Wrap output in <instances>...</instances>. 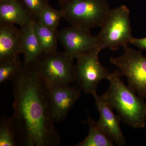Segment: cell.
<instances>
[{
    "mask_svg": "<svg viewBox=\"0 0 146 146\" xmlns=\"http://www.w3.org/2000/svg\"><path fill=\"white\" fill-rule=\"evenodd\" d=\"M11 82L14 101L10 118L17 146H60L47 86L33 64L23 65Z\"/></svg>",
    "mask_w": 146,
    "mask_h": 146,
    "instance_id": "1",
    "label": "cell"
},
{
    "mask_svg": "<svg viewBox=\"0 0 146 146\" xmlns=\"http://www.w3.org/2000/svg\"><path fill=\"white\" fill-rule=\"evenodd\" d=\"M119 70L110 73L107 80L109 85L102 98L112 109H115L121 121L133 129L145 126L146 103L121 79Z\"/></svg>",
    "mask_w": 146,
    "mask_h": 146,
    "instance_id": "2",
    "label": "cell"
},
{
    "mask_svg": "<svg viewBox=\"0 0 146 146\" xmlns=\"http://www.w3.org/2000/svg\"><path fill=\"white\" fill-rule=\"evenodd\" d=\"M59 4L71 25L88 29L101 27L111 9L107 0H61Z\"/></svg>",
    "mask_w": 146,
    "mask_h": 146,
    "instance_id": "3",
    "label": "cell"
},
{
    "mask_svg": "<svg viewBox=\"0 0 146 146\" xmlns=\"http://www.w3.org/2000/svg\"><path fill=\"white\" fill-rule=\"evenodd\" d=\"M129 14V9L125 5L110 9L96 36L100 50L107 48L117 50L120 46H128L133 38Z\"/></svg>",
    "mask_w": 146,
    "mask_h": 146,
    "instance_id": "4",
    "label": "cell"
},
{
    "mask_svg": "<svg viewBox=\"0 0 146 146\" xmlns=\"http://www.w3.org/2000/svg\"><path fill=\"white\" fill-rule=\"evenodd\" d=\"M74 59L65 52L43 54L33 65L47 87L72 84L75 80Z\"/></svg>",
    "mask_w": 146,
    "mask_h": 146,
    "instance_id": "5",
    "label": "cell"
},
{
    "mask_svg": "<svg viewBox=\"0 0 146 146\" xmlns=\"http://www.w3.org/2000/svg\"><path fill=\"white\" fill-rule=\"evenodd\" d=\"M121 56L110 58V63L117 67L122 76L127 79L128 86L146 100V57L141 50L126 47Z\"/></svg>",
    "mask_w": 146,
    "mask_h": 146,
    "instance_id": "6",
    "label": "cell"
},
{
    "mask_svg": "<svg viewBox=\"0 0 146 146\" xmlns=\"http://www.w3.org/2000/svg\"><path fill=\"white\" fill-rule=\"evenodd\" d=\"M97 48L89 52L80 54L76 56L75 65V80L77 85L85 94L93 96L96 93L98 84L104 79H107L110 73L100 63Z\"/></svg>",
    "mask_w": 146,
    "mask_h": 146,
    "instance_id": "7",
    "label": "cell"
},
{
    "mask_svg": "<svg viewBox=\"0 0 146 146\" xmlns=\"http://www.w3.org/2000/svg\"><path fill=\"white\" fill-rule=\"evenodd\" d=\"M58 32L59 40L64 52L73 59L80 54L99 49L96 36L91 34L90 29L72 25Z\"/></svg>",
    "mask_w": 146,
    "mask_h": 146,
    "instance_id": "8",
    "label": "cell"
},
{
    "mask_svg": "<svg viewBox=\"0 0 146 146\" xmlns=\"http://www.w3.org/2000/svg\"><path fill=\"white\" fill-rule=\"evenodd\" d=\"M50 107L54 122L62 121L78 99L81 89L78 86L57 85L47 87Z\"/></svg>",
    "mask_w": 146,
    "mask_h": 146,
    "instance_id": "9",
    "label": "cell"
},
{
    "mask_svg": "<svg viewBox=\"0 0 146 146\" xmlns=\"http://www.w3.org/2000/svg\"><path fill=\"white\" fill-rule=\"evenodd\" d=\"M93 96L95 98L96 107L100 113L99 120L97 121L98 125L113 143L118 146L125 145L126 140L120 127L121 117L115 115L112 108L97 92Z\"/></svg>",
    "mask_w": 146,
    "mask_h": 146,
    "instance_id": "10",
    "label": "cell"
},
{
    "mask_svg": "<svg viewBox=\"0 0 146 146\" xmlns=\"http://www.w3.org/2000/svg\"><path fill=\"white\" fill-rule=\"evenodd\" d=\"M21 49V29L13 24L0 23V61L19 59Z\"/></svg>",
    "mask_w": 146,
    "mask_h": 146,
    "instance_id": "11",
    "label": "cell"
},
{
    "mask_svg": "<svg viewBox=\"0 0 146 146\" xmlns=\"http://www.w3.org/2000/svg\"><path fill=\"white\" fill-rule=\"evenodd\" d=\"M36 19L19 0L0 1V23L25 26Z\"/></svg>",
    "mask_w": 146,
    "mask_h": 146,
    "instance_id": "12",
    "label": "cell"
},
{
    "mask_svg": "<svg viewBox=\"0 0 146 146\" xmlns=\"http://www.w3.org/2000/svg\"><path fill=\"white\" fill-rule=\"evenodd\" d=\"M35 21L21 29L22 33L21 52L24 55V65L33 64L43 54L35 31Z\"/></svg>",
    "mask_w": 146,
    "mask_h": 146,
    "instance_id": "13",
    "label": "cell"
},
{
    "mask_svg": "<svg viewBox=\"0 0 146 146\" xmlns=\"http://www.w3.org/2000/svg\"><path fill=\"white\" fill-rule=\"evenodd\" d=\"M34 29L42 53L48 54L56 52L59 40L57 29L46 26L36 20L34 22Z\"/></svg>",
    "mask_w": 146,
    "mask_h": 146,
    "instance_id": "14",
    "label": "cell"
},
{
    "mask_svg": "<svg viewBox=\"0 0 146 146\" xmlns=\"http://www.w3.org/2000/svg\"><path fill=\"white\" fill-rule=\"evenodd\" d=\"M87 121L89 127L88 136L83 141L76 144L75 146H114V143L92 117L87 109Z\"/></svg>",
    "mask_w": 146,
    "mask_h": 146,
    "instance_id": "15",
    "label": "cell"
},
{
    "mask_svg": "<svg viewBox=\"0 0 146 146\" xmlns=\"http://www.w3.org/2000/svg\"><path fill=\"white\" fill-rule=\"evenodd\" d=\"M23 65L19 59L0 61V84L12 80L22 70Z\"/></svg>",
    "mask_w": 146,
    "mask_h": 146,
    "instance_id": "16",
    "label": "cell"
},
{
    "mask_svg": "<svg viewBox=\"0 0 146 146\" xmlns=\"http://www.w3.org/2000/svg\"><path fill=\"white\" fill-rule=\"evenodd\" d=\"M62 18L63 15L61 9H55L48 4L39 13L36 20L46 26L57 29Z\"/></svg>",
    "mask_w": 146,
    "mask_h": 146,
    "instance_id": "17",
    "label": "cell"
},
{
    "mask_svg": "<svg viewBox=\"0 0 146 146\" xmlns=\"http://www.w3.org/2000/svg\"><path fill=\"white\" fill-rule=\"evenodd\" d=\"M15 132L11 118L4 115L0 120V146H16Z\"/></svg>",
    "mask_w": 146,
    "mask_h": 146,
    "instance_id": "18",
    "label": "cell"
},
{
    "mask_svg": "<svg viewBox=\"0 0 146 146\" xmlns=\"http://www.w3.org/2000/svg\"><path fill=\"white\" fill-rule=\"evenodd\" d=\"M22 4L32 14L37 18L42 9L48 4L49 0H19Z\"/></svg>",
    "mask_w": 146,
    "mask_h": 146,
    "instance_id": "19",
    "label": "cell"
},
{
    "mask_svg": "<svg viewBox=\"0 0 146 146\" xmlns=\"http://www.w3.org/2000/svg\"><path fill=\"white\" fill-rule=\"evenodd\" d=\"M130 43L138 47L140 50H146V36L144 38L138 39L132 38Z\"/></svg>",
    "mask_w": 146,
    "mask_h": 146,
    "instance_id": "20",
    "label": "cell"
},
{
    "mask_svg": "<svg viewBox=\"0 0 146 146\" xmlns=\"http://www.w3.org/2000/svg\"><path fill=\"white\" fill-rule=\"evenodd\" d=\"M49 1H50V0H49ZM58 1H61V0H58Z\"/></svg>",
    "mask_w": 146,
    "mask_h": 146,
    "instance_id": "21",
    "label": "cell"
},
{
    "mask_svg": "<svg viewBox=\"0 0 146 146\" xmlns=\"http://www.w3.org/2000/svg\"><path fill=\"white\" fill-rule=\"evenodd\" d=\"M3 1V0H0V1Z\"/></svg>",
    "mask_w": 146,
    "mask_h": 146,
    "instance_id": "22",
    "label": "cell"
}]
</instances>
